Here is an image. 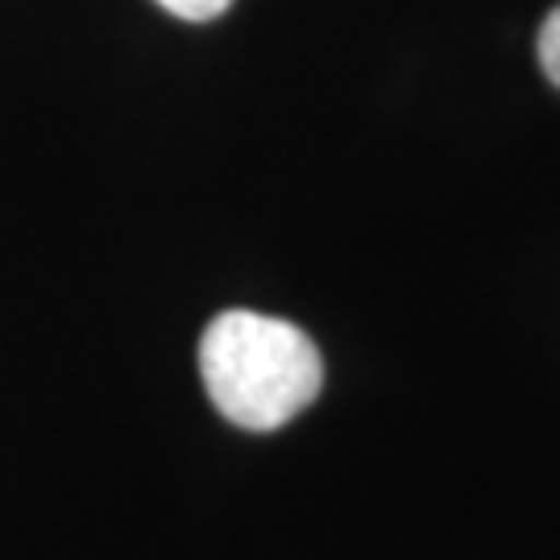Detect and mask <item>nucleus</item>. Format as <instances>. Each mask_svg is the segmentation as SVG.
Segmentation results:
<instances>
[{
  "instance_id": "7ed1b4c3",
  "label": "nucleus",
  "mask_w": 560,
  "mask_h": 560,
  "mask_svg": "<svg viewBox=\"0 0 560 560\" xmlns=\"http://www.w3.org/2000/svg\"><path fill=\"white\" fill-rule=\"evenodd\" d=\"M159 4L183 21H212V18H221L233 0H159Z\"/></svg>"
},
{
  "instance_id": "f03ea898",
  "label": "nucleus",
  "mask_w": 560,
  "mask_h": 560,
  "mask_svg": "<svg viewBox=\"0 0 560 560\" xmlns=\"http://www.w3.org/2000/svg\"><path fill=\"white\" fill-rule=\"evenodd\" d=\"M540 62L544 71H548V80L560 88V4L548 13V21H544L540 30Z\"/></svg>"
},
{
  "instance_id": "f257e3e1",
  "label": "nucleus",
  "mask_w": 560,
  "mask_h": 560,
  "mask_svg": "<svg viewBox=\"0 0 560 560\" xmlns=\"http://www.w3.org/2000/svg\"><path fill=\"white\" fill-rule=\"evenodd\" d=\"M200 374L224 420L275 432L316 402L324 361L295 324L261 312H224L203 328Z\"/></svg>"
}]
</instances>
